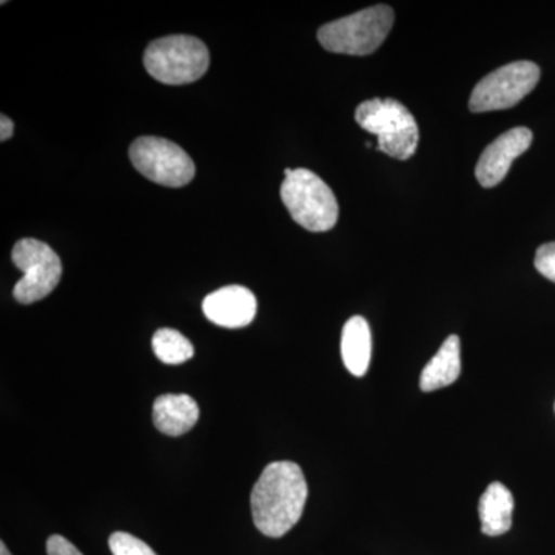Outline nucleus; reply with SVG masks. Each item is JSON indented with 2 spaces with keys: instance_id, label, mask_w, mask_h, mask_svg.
Here are the masks:
<instances>
[{
  "instance_id": "obj_1",
  "label": "nucleus",
  "mask_w": 555,
  "mask_h": 555,
  "mask_svg": "<svg viewBox=\"0 0 555 555\" xmlns=\"http://www.w3.org/2000/svg\"><path fill=\"white\" fill-rule=\"evenodd\" d=\"M308 494V481L297 463H270L251 489V517L258 531L270 539L286 535L301 518Z\"/></svg>"
},
{
  "instance_id": "obj_2",
  "label": "nucleus",
  "mask_w": 555,
  "mask_h": 555,
  "mask_svg": "<svg viewBox=\"0 0 555 555\" xmlns=\"http://www.w3.org/2000/svg\"><path fill=\"white\" fill-rule=\"evenodd\" d=\"M396 14L387 5H375L328 22L318 31L323 49L331 53L367 56L377 51L392 30Z\"/></svg>"
},
{
  "instance_id": "obj_3",
  "label": "nucleus",
  "mask_w": 555,
  "mask_h": 555,
  "mask_svg": "<svg viewBox=\"0 0 555 555\" xmlns=\"http://www.w3.org/2000/svg\"><path fill=\"white\" fill-rule=\"evenodd\" d=\"M356 119L361 129L378 138L379 152L406 160L418 147V126L412 113L396 100H375L358 105Z\"/></svg>"
},
{
  "instance_id": "obj_4",
  "label": "nucleus",
  "mask_w": 555,
  "mask_h": 555,
  "mask_svg": "<svg viewBox=\"0 0 555 555\" xmlns=\"http://www.w3.org/2000/svg\"><path fill=\"white\" fill-rule=\"evenodd\" d=\"M281 199L294 221L309 232H327L337 224L338 201L313 171H292L281 185Z\"/></svg>"
},
{
  "instance_id": "obj_5",
  "label": "nucleus",
  "mask_w": 555,
  "mask_h": 555,
  "mask_svg": "<svg viewBox=\"0 0 555 555\" xmlns=\"http://www.w3.org/2000/svg\"><path fill=\"white\" fill-rule=\"evenodd\" d=\"M144 65L152 78L167 86H185L206 75L210 53L206 43L185 35L167 36L150 43Z\"/></svg>"
},
{
  "instance_id": "obj_6",
  "label": "nucleus",
  "mask_w": 555,
  "mask_h": 555,
  "mask_svg": "<svg viewBox=\"0 0 555 555\" xmlns=\"http://www.w3.org/2000/svg\"><path fill=\"white\" fill-rule=\"evenodd\" d=\"M14 266L24 273L14 286V298L21 305H33L49 297L62 278V262L56 251L42 241H17L11 254Z\"/></svg>"
},
{
  "instance_id": "obj_7",
  "label": "nucleus",
  "mask_w": 555,
  "mask_h": 555,
  "mask_svg": "<svg viewBox=\"0 0 555 555\" xmlns=\"http://www.w3.org/2000/svg\"><path fill=\"white\" fill-rule=\"evenodd\" d=\"M540 68L534 62L518 61L496 68L477 83L470 94L474 113L495 112L514 107L535 89Z\"/></svg>"
},
{
  "instance_id": "obj_8",
  "label": "nucleus",
  "mask_w": 555,
  "mask_h": 555,
  "mask_svg": "<svg viewBox=\"0 0 555 555\" xmlns=\"http://www.w3.org/2000/svg\"><path fill=\"white\" fill-rule=\"evenodd\" d=\"M130 159L139 173L166 188H184L195 178V164L169 139L142 137L131 144Z\"/></svg>"
},
{
  "instance_id": "obj_9",
  "label": "nucleus",
  "mask_w": 555,
  "mask_h": 555,
  "mask_svg": "<svg viewBox=\"0 0 555 555\" xmlns=\"http://www.w3.org/2000/svg\"><path fill=\"white\" fill-rule=\"evenodd\" d=\"M532 131L526 127L507 130L485 149L478 159L476 177L486 189L495 188L506 178L507 171L518 156L531 147Z\"/></svg>"
},
{
  "instance_id": "obj_10",
  "label": "nucleus",
  "mask_w": 555,
  "mask_h": 555,
  "mask_svg": "<svg viewBox=\"0 0 555 555\" xmlns=\"http://www.w3.org/2000/svg\"><path fill=\"white\" fill-rule=\"evenodd\" d=\"M203 310L207 320L217 326L246 327L257 315V298L247 287H222L204 299Z\"/></svg>"
},
{
  "instance_id": "obj_11",
  "label": "nucleus",
  "mask_w": 555,
  "mask_h": 555,
  "mask_svg": "<svg viewBox=\"0 0 555 555\" xmlns=\"http://www.w3.org/2000/svg\"><path fill=\"white\" fill-rule=\"evenodd\" d=\"M198 420V404L188 393H166L156 398L153 404V423L166 436H184Z\"/></svg>"
},
{
  "instance_id": "obj_12",
  "label": "nucleus",
  "mask_w": 555,
  "mask_h": 555,
  "mask_svg": "<svg viewBox=\"0 0 555 555\" xmlns=\"http://www.w3.org/2000/svg\"><path fill=\"white\" fill-rule=\"evenodd\" d=\"M514 507L516 502L505 485L500 481L489 485L478 505L481 532L489 537L506 534L513 526Z\"/></svg>"
},
{
  "instance_id": "obj_13",
  "label": "nucleus",
  "mask_w": 555,
  "mask_h": 555,
  "mask_svg": "<svg viewBox=\"0 0 555 555\" xmlns=\"http://www.w3.org/2000/svg\"><path fill=\"white\" fill-rule=\"evenodd\" d=\"M462 374V349L460 338L451 335L438 349L436 357L423 369L420 387L423 392H434L454 385Z\"/></svg>"
},
{
  "instance_id": "obj_14",
  "label": "nucleus",
  "mask_w": 555,
  "mask_h": 555,
  "mask_svg": "<svg viewBox=\"0 0 555 555\" xmlns=\"http://www.w3.org/2000/svg\"><path fill=\"white\" fill-rule=\"evenodd\" d=\"M341 357L345 366L356 377L367 374L372 357L371 327L363 317H352L341 335Z\"/></svg>"
},
{
  "instance_id": "obj_15",
  "label": "nucleus",
  "mask_w": 555,
  "mask_h": 555,
  "mask_svg": "<svg viewBox=\"0 0 555 555\" xmlns=\"http://www.w3.org/2000/svg\"><path fill=\"white\" fill-rule=\"evenodd\" d=\"M153 352L164 364H182L195 356V347L181 332L175 328H159L152 339Z\"/></svg>"
},
{
  "instance_id": "obj_16",
  "label": "nucleus",
  "mask_w": 555,
  "mask_h": 555,
  "mask_svg": "<svg viewBox=\"0 0 555 555\" xmlns=\"http://www.w3.org/2000/svg\"><path fill=\"white\" fill-rule=\"evenodd\" d=\"M108 546L113 555H158L147 543L129 532H115L109 535Z\"/></svg>"
},
{
  "instance_id": "obj_17",
  "label": "nucleus",
  "mask_w": 555,
  "mask_h": 555,
  "mask_svg": "<svg viewBox=\"0 0 555 555\" xmlns=\"http://www.w3.org/2000/svg\"><path fill=\"white\" fill-rule=\"evenodd\" d=\"M535 269L555 283V243L543 244L535 254Z\"/></svg>"
},
{
  "instance_id": "obj_18",
  "label": "nucleus",
  "mask_w": 555,
  "mask_h": 555,
  "mask_svg": "<svg viewBox=\"0 0 555 555\" xmlns=\"http://www.w3.org/2000/svg\"><path fill=\"white\" fill-rule=\"evenodd\" d=\"M47 554L49 555H83L78 547L62 535H51L47 540Z\"/></svg>"
},
{
  "instance_id": "obj_19",
  "label": "nucleus",
  "mask_w": 555,
  "mask_h": 555,
  "mask_svg": "<svg viewBox=\"0 0 555 555\" xmlns=\"http://www.w3.org/2000/svg\"><path fill=\"white\" fill-rule=\"evenodd\" d=\"M14 133L13 120L7 118L5 115L0 116V141H9Z\"/></svg>"
},
{
  "instance_id": "obj_20",
  "label": "nucleus",
  "mask_w": 555,
  "mask_h": 555,
  "mask_svg": "<svg viewBox=\"0 0 555 555\" xmlns=\"http://www.w3.org/2000/svg\"><path fill=\"white\" fill-rule=\"evenodd\" d=\"M0 555H13L10 553L9 547H7L5 543H0Z\"/></svg>"
}]
</instances>
